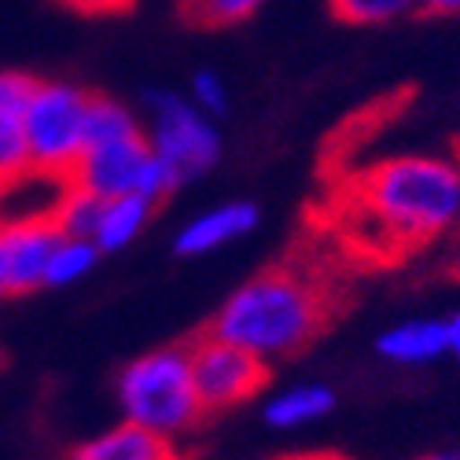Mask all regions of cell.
I'll list each match as a JSON object with an SVG mask.
<instances>
[{
    "mask_svg": "<svg viewBox=\"0 0 460 460\" xmlns=\"http://www.w3.org/2000/svg\"><path fill=\"white\" fill-rule=\"evenodd\" d=\"M56 4L89 15V19H107V15H126L137 8V0H56Z\"/></svg>",
    "mask_w": 460,
    "mask_h": 460,
    "instance_id": "7402d4cb",
    "label": "cell"
},
{
    "mask_svg": "<svg viewBox=\"0 0 460 460\" xmlns=\"http://www.w3.org/2000/svg\"><path fill=\"white\" fill-rule=\"evenodd\" d=\"M85 107L89 93L66 82H37L22 111V140L33 177L70 181L74 163L85 147Z\"/></svg>",
    "mask_w": 460,
    "mask_h": 460,
    "instance_id": "277c9868",
    "label": "cell"
},
{
    "mask_svg": "<svg viewBox=\"0 0 460 460\" xmlns=\"http://www.w3.org/2000/svg\"><path fill=\"white\" fill-rule=\"evenodd\" d=\"M191 100H196V107L210 111V114H221L228 107V96H225V85L214 70H199L196 82H191Z\"/></svg>",
    "mask_w": 460,
    "mask_h": 460,
    "instance_id": "44dd1931",
    "label": "cell"
},
{
    "mask_svg": "<svg viewBox=\"0 0 460 460\" xmlns=\"http://www.w3.org/2000/svg\"><path fill=\"white\" fill-rule=\"evenodd\" d=\"M147 103L155 111V126L147 133V144L181 177V184L210 170L221 155V140L214 126L199 114V107H188V100L173 93H151Z\"/></svg>",
    "mask_w": 460,
    "mask_h": 460,
    "instance_id": "52a82bcc",
    "label": "cell"
},
{
    "mask_svg": "<svg viewBox=\"0 0 460 460\" xmlns=\"http://www.w3.org/2000/svg\"><path fill=\"white\" fill-rule=\"evenodd\" d=\"M446 328H449V350L460 358V314H453V321H446Z\"/></svg>",
    "mask_w": 460,
    "mask_h": 460,
    "instance_id": "d4e9b609",
    "label": "cell"
},
{
    "mask_svg": "<svg viewBox=\"0 0 460 460\" xmlns=\"http://www.w3.org/2000/svg\"><path fill=\"white\" fill-rule=\"evenodd\" d=\"M420 460H460V453H431V456H420Z\"/></svg>",
    "mask_w": 460,
    "mask_h": 460,
    "instance_id": "484cf974",
    "label": "cell"
},
{
    "mask_svg": "<svg viewBox=\"0 0 460 460\" xmlns=\"http://www.w3.org/2000/svg\"><path fill=\"white\" fill-rule=\"evenodd\" d=\"M159 203H151L147 196H137V191H126V196H111L103 199V210H100V225L93 233V243L100 247V254H114L129 247L140 233L144 225L151 221Z\"/></svg>",
    "mask_w": 460,
    "mask_h": 460,
    "instance_id": "7c38bea8",
    "label": "cell"
},
{
    "mask_svg": "<svg viewBox=\"0 0 460 460\" xmlns=\"http://www.w3.org/2000/svg\"><path fill=\"white\" fill-rule=\"evenodd\" d=\"M265 0H181V19L196 30H228L247 22Z\"/></svg>",
    "mask_w": 460,
    "mask_h": 460,
    "instance_id": "9a60e30c",
    "label": "cell"
},
{
    "mask_svg": "<svg viewBox=\"0 0 460 460\" xmlns=\"http://www.w3.org/2000/svg\"><path fill=\"white\" fill-rule=\"evenodd\" d=\"M339 310L342 305L332 280L310 273L305 265L284 261L236 288L203 332L273 361L321 339L335 324Z\"/></svg>",
    "mask_w": 460,
    "mask_h": 460,
    "instance_id": "7a4b0ae2",
    "label": "cell"
},
{
    "mask_svg": "<svg viewBox=\"0 0 460 460\" xmlns=\"http://www.w3.org/2000/svg\"><path fill=\"white\" fill-rule=\"evenodd\" d=\"M119 405L129 424L166 438L196 431L207 420V409L191 379L188 347H163L129 361L119 376Z\"/></svg>",
    "mask_w": 460,
    "mask_h": 460,
    "instance_id": "3957f363",
    "label": "cell"
},
{
    "mask_svg": "<svg viewBox=\"0 0 460 460\" xmlns=\"http://www.w3.org/2000/svg\"><path fill=\"white\" fill-rule=\"evenodd\" d=\"M335 405V394L321 383H305V387H291L280 398H273L265 405V424L273 428H298V424H310V420L324 416Z\"/></svg>",
    "mask_w": 460,
    "mask_h": 460,
    "instance_id": "4fadbf2b",
    "label": "cell"
},
{
    "mask_svg": "<svg viewBox=\"0 0 460 460\" xmlns=\"http://www.w3.org/2000/svg\"><path fill=\"white\" fill-rule=\"evenodd\" d=\"M0 295H8V291H4V277H0Z\"/></svg>",
    "mask_w": 460,
    "mask_h": 460,
    "instance_id": "4316f807",
    "label": "cell"
},
{
    "mask_svg": "<svg viewBox=\"0 0 460 460\" xmlns=\"http://www.w3.org/2000/svg\"><path fill=\"white\" fill-rule=\"evenodd\" d=\"M347 217L368 254L405 258L460 221V166L428 155L376 163L350 181Z\"/></svg>",
    "mask_w": 460,
    "mask_h": 460,
    "instance_id": "6da1fadb",
    "label": "cell"
},
{
    "mask_svg": "<svg viewBox=\"0 0 460 460\" xmlns=\"http://www.w3.org/2000/svg\"><path fill=\"white\" fill-rule=\"evenodd\" d=\"M379 358L402 361V365H424L449 354V328L446 321H409L376 339Z\"/></svg>",
    "mask_w": 460,
    "mask_h": 460,
    "instance_id": "8fae6325",
    "label": "cell"
},
{
    "mask_svg": "<svg viewBox=\"0 0 460 460\" xmlns=\"http://www.w3.org/2000/svg\"><path fill=\"white\" fill-rule=\"evenodd\" d=\"M258 225V207L254 203H225V207H214L207 214H199L196 221H188L177 240H173V251L177 254H207L221 243H233L236 236L251 233Z\"/></svg>",
    "mask_w": 460,
    "mask_h": 460,
    "instance_id": "30bf717a",
    "label": "cell"
},
{
    "mask_svg": "<svg viewBox=\"0 0 460 460\" xmlns=\"http://www.w3.org/2000/svg\"><path fill=\"white\" fill-rule=\"evenodd\" d=\"M100 210H103V199L93 196V191L78 188V184H63V196L52 203V221L59 228V236H70V240H93L96 225H100Z\"/></svg>",
    "mask_w": 460,
    "mask_h": 460,
    "instance_id": "5bb4252c",
    "label": "cell"
},
{
    "mask_svg": "<svg viewBox=\"0 0 460 460\" xmlns=\"http://www.w3.org/2000/svg\"><path fill=\"white\" fill-rule=\"evenodd\" d=\"M66 184H78L100 199L137 191V196H147L151 203H163L181 184V177L151 151L144 133H133V137L82 147V155L74 163V173Z\"/></svg>",
    "mask_w": 460,
    "mask_h": 460,
    "instance_id": "5b68a950",
    "label": "cell"
},
{
    "mask_svg": "<svg viewBox=\"0 0 460 460\" xmlns=\"http://www.w3.org/2000/svg\"><path fill=\"white\" fill-rule=\"evenodd\" d=\"M140 133L137 119L107 96H89V107H85V147L89 144H103V140H119V137H133Z\"/></svg>",
    "mask_w": 460,
    "mask_h": 460,
    "instance_id": "ac0fdd59",
    "label": "cell"
},
{
    "mask_svg": "<svg viewBox=\"0 0 460 460\" xmlns=\"http://www.w3.org/2000/svg\"><path fill=\"white\" fill-rule=\"evenodd\" d=\"M30 173V155H26V140H22V119L0 111V191H8Z\"/></svg>",
    "mask_w": 460,
    "mask_h": 460,
    "instance_id": "d6986e66",
    "label": "cell"
},
{
    "mask_svg": "<svg viewBox=\"0 0 460 460\" xmlns=\"http://www.w3.org/2000/svg\"><path fill=\"white\" fill-rule=\"evenodd\" d=\"M66 460H188L177 438H166L159 431H147L140 424L122 420L100 438H89L74 449Z\"/></svg>",
    "mask_w": 460,
    "mask_h": 460,
    "instance_id": "9c48e42d",
    "label": "cell"
},
{
    "mask_svg": "<svg viewBox=\"0 0 460 460\" xmlns=\"http://www.w3.org/2000/svg\"><path fill=\"white\" fill-rule=\"evenodd\" d=\"M428 15H460V0H420Z\"/></svg>",
    "mask_w": 460,
    "mask_h": 460,
    "instance_id": "cb8c5ba5",
    "label": "cell"
},
{
    "mask_svg": "<svg viewBox=\"0 0 460 460\" xmlns=\"http://www.w3.org/2000/svg\"><path fill=\"white\" fill-rule=\"evenodd\" d=\"M33 85H37V78H30V74L4 70V74H0V111L22 119V111H26L30 96H33Z\"/></svg>",
    "mask_w": 460,
    "mask_h": 460,
    "instance_id": "ffe728a7",
    "label": "cell"
},
{
    "mask_svg": "<svg viewBox=\"0 0 460 460\" xmlns=\"http://www.w3.org/2000/svg\"><path fill=\"white\" fill-rule=\"evenodd\" d=\"M332 15L347 26H387L420 12V0H328Z\"/></svg>",
    "mask_w": 460,
    "mask_h": 460,
    "instance_id": "e0dca14e",
    "label": "cell"
},
{
    "mask_svg": "<svg viewBox=\"0 0 460 460\" xmlns=\"http://www.w3.org/2000/svg\"><path fill=\"white\" fill-rule=\"evenodd\" d=\"M188 358H191V379H196L207 416L251 402L254 394L270 387V376H273L265 358L236 347V342L214 339L210 332L188 342Z\"/></svg>",
    "mask_w": 460,
    "mask_h": 460,
    "instance_id": "8992f818",
    "label": "cell"
},
{
    "mask_svg": "<svg viewBox=\"0 0 460 460\" xmlns=\"http://www.w3.org/2000/svg\"><path fill=\"white\" fill-rule=\"evenodd\" d=\"M273 460H354V456L335 453V449H310V453H288V456H273Z\"/></svg>",
    "mask_w": 460,
    "mask_h": 460,
    "instance_id": "603a6c76",
    "label": "cell"
},
{
    "mask_svg": "<svg viewBox=\"0 0 460 460\" xmlns=\"http://www.w3.org/2000/svg\"><path fill=\"white\" fill-rule=\"evenodd\" d=\"M59 228L52 214H30L15 221H0V277L8 295H30L45 284L49 254L59 243Z\"/></svg>",
    "mask_w": 460,
    "mask_h": 460,
    "instance_id": "ba28073f",
    "label": "cell"
},
{
    "mask_svg": "<svg viewBox=\"0 0 460 460\" xmlns=\"http://www.w3.org/2000/svg\"><path fill=\"white\" fill-rule=\"evenodd\" d=\"M100 258V247L93 240H70L63 236L56 243V251L49 254V265H45V284L49 288H66L74 280H82Z\"/></svg>",
    "mask_w": 460,
    "mask_h": 460,
    "instance_id": "2e32d148",
    "label": "cell"
}]
</instances>
